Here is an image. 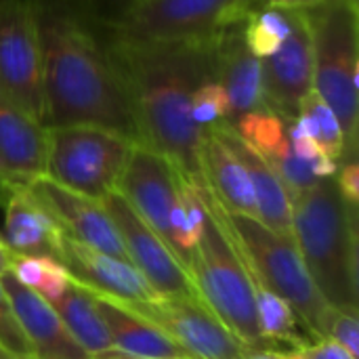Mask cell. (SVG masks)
<instances>
[{
	"instance_id": "obj_1",
	"label": "cell",
	"mask_w": 359,
	"mask_h": 359,
	"mask_svg": "<svg viewBox=\"0 0 359 359\" xmlns=\"http://www.w3.org/2000/svg\"><path fill=\"white\" fill-rule=\"evenodd\" d=\"M42 57V126L90 124L139 143L105 21L86 0H32Z\"/></svg>"
},
{
	"instance_id": "obj_2",
	"label": "cell",
	"mask_w": 359,
	"mask_h": 359,
	"mask_svg": "<svg viewBox=\"0 0 359 359\" xmlns=\"http://www.w3.org/2000/svg\"><path fill=\"white\" fill-rule=\"evenodd\" d=\"M217 38L124 40L109 34L139 143L198 183H204L200 154L206 133L191 120V97L200 84L215 80Z\"/></svg>"
},
{
	"instance_id": "obj_3",
	"label": "cell",
	"mask_w": 359,
	"mask_h": 359,
	"mask_svg": "<svg viewBox=\"0 0 359 359\" xmlns=\"http://www.w3.org/2000/svg\"><path fill=\"white\" fill-rule=\"evenodd\" d=\"M292 240L322 299L337 311L358 316V208L347 206L337 179H320L292 200Z\"/></svg>"
},
{
	"instance_id": "obj_4",
	"label": "cell",
	"mask_w": 359,
	"mask_h": 359,
	"mask_svg": "<svg viewBox=\"0 0 359 359\" xmlns=\"http://www.w3.org/2000/svg\"><path fill=\"white\" fill-rule=\"evenodd\" d=\"M206 221L187 269L202 303L252 351H278L257 324L255 284L223 223L221 208L204 185Z\"/></svg>"
},
{
	"instance_id": "obj_5",
	"label": "cell",
	"mask_w": 359,
	"mask_h": 359,
	"mask_svg": "<svg viewBox=\"0 0 359 359\" xmlns=\"http://www.w3.org/2000/svg\"><path fill=\"white\" fill-rule=\"evenodd\" d=\"M313 48V90L337 114L345 135V160H358L359 4L320 0L303 11Z\"/></svg>"
},
{
	"instance_id": "obj_6",
	"label": "cell",
	"mask_w": 359,
	"mask_h": 359,
	"mask_svg": "<svg viewBox=\"0 0 359 359\" xmlns=\"http://www.w3.org/2000/svg\"><path fill=\"white\" fill-rule=\"evenodd\" d=\"M221 217L252 280L284 299L316 339H326L334 309L316 288L294 240L267 229L250 217L229 215L223 208Z\"/></svg>"
},
{
	"instance_id": "obj_7",
	"label": "cell",
	"mask_w": 359,
	"mask_h": 359,
	"mask_svg": "<svg viewBox=\"0 0 359 359\" xmlns=\"http://www.w3.org/2000/svg\"><path fill=\"white\" fill-rule=\"evenodd\" d=\"M137 143L90 124L46 128L44 177L80 196L101 200L116 191Z\"/></svg>"
},
{
	"instance_id": "obj_8",
	"label": "cell",
	"mask_w": 359,
	"mask_h": 359,
	"mask_svg": "<svg viewBox=\"0 0 359 359\" xmlns=\"http://www.w3.org/2000/svg\"><path fill=\"white\" fill-rule=\"evenodd\" d=\"M257 6L261 0H137L105 19V27L124 40L215 38Z\"/></svg>"
},
{
	"instance_id": "obj_9",
	"label": "cell",
	"mask_w": 359,
	"mask_h": 359,
	"mask_svg": "<svg viewBox=\"0 0 359 359\" xmlns=\"http://www.w3.org/2000/svg\"><path fill=\"white\" fill-rule=\"evenodd\" d=\"M0 95L42 124V57L32 0H0Z\"/></svg>"
},
{
	"instance_id": "obj_10",
	"label": "cell",
	"mask_w": 359,
	"mask_h": 359,
	"mask_svg": "<svg viewBox=\"0 0 359 359\" xmlns=\"http://www.w3.org/2000/svg\"><path fill=\"white\" fill-rule=\"evenodd\" d=\"M124 305L168 334L191 359H240L252 351L202 299H156Z\"/></svg>"
},
{
	"instance_id": "obj_11",
	"label": "cell",
	"mask_w": 359,
	"mask_h": 359,
	"mask_svg": "<svg viewBox=\"0 0 359 359\" xmlns=\"http://www.w3.org/2000/svg\"><path fill=\"white\" fill-rule=\"evenodd\" d=\"M99 202L118 229L126 259L160 299H200L187 269L168 244L126 204L118 191L107 194Z\"/></svg>"
},
{
	"instance_id": "obj_12",
	"label": "cell",
	"mask_w": 359,
	"mask_h": 359,
	"mask_svg": "<svg viewBox=\"0 0 359 359\" xmlns=\"http://www.w3.org/2000/svg\"><path fill=\"white\" fill-rule=\"evenodd\" d=\"M181 172L162 154L137 143L116 191L172 250L170 217L179 206Z\"/></svg>"
},
{
	"instance_id": "obj_13",
	"label": "cell",
	"mask_w": 359,
	"mask_h": 359,
	"mask_svg": "<svg viewBox=\"0 0 359 359\" xmlns=\"http://www.w3.org/2000/svg\"><path fill=\"white\" fill-rule=\"evenodd\" d=\"M313 90V48L303 11H294V25L284 44L263 59L265 107L286 124L299 116L301 101Z\"/></svg>"
},
{
	"instance_id": "obj_14",
	"label": "cell",
	"mask_w": 359,
	"mask_h": 359,
	"mask_svg": "<svg viewBox=\"0 0 359 359\" xmlns=\"http://www.w3.org/2000/svg\"><path fill=\"white\" fill-rule=\"evenodd\" d=\"M27 191L55 219L65 236L105 255L126 259L118 229L99 200L69 191L46 177L34 181Z\"/></svg>"
},
{
	"instance_id": "obj_15",
	"label": "cell",
	"mask_w": 359,
	"mask_h": 359,
	"mask_svg": "<svg viewBox=\"0 0 359 359\" xmlns=\"http://www.w3.org/2000/svg\"><path fill=\"white\" fill-rule=\"evenodd\" d=\"M46 128L0 95V204L44 177Z\"/></svg>"
},
{
	"instance_id": "obj_16",
	"label": "cell",
	"mask_w": 359,
	"mask_h": 359,
	"mask_svg": "<svg viewBox=\"0 0 359 359\" xmlns=\"http://www.w3.org/2000/svg\"><path fill=\"white\" fill-rule=\"evenodd\" d=\"M69 278L84 286L86 290L109 297L114 301L137 303L160 299L143 276L133 267L130 261L105 255L90 246L76 242L63 233L61 240V261Z\"/></svg>"
},
{
	"instance_id": "obj_17",
	"label": "cell",
	"mask_w": 359,
	"mask_h": 359,
	"mask_svg": "<svg viewBox=\"0 0 359 359\" xmlns=\"http://www.w3.org/2000/svg\"><path fill=\"white\" fill-rule=\"evenodd\" d=\"M0 286L13 305L34 359H93L76 343L55 309L36 292L21 286L11 271L0 276Z\"/></svg>"
},
{
	"instance_id": "obj_18",
	"label": "cell",
	"mask_w": 359,
	"mask_h": 359,
	"mask_svg": "<svg viewBox=\"0 0 359 359\" xmlns=\"http://www.w3.org/2000/svg\"><path fill=\"white\" fill-rule=\"evenodd\" d=\"M215 80L225 88L231 120L257 109H267L263 99V59L246 44L242 21L223 29L217 38Z\"/></svg>"
},
{
	"instance_id": "obj_19",
	"label": "cell",
	"mask_w": 359,
	"mask_h": 359,
	"mask_svg": "<svg viewBox=\"0 0 359 359\" xmlns=\"http://www.w3.org/2000/svg\"><path fill=\"white\" fill-rule=\"evenodd\" d=\"M2 242L13 257H48L61 261L63 231L27 189H15L4 200Z\"/></svg>"
},
{
	"instance_id": "obj_20",
	"label": "cell",
	"mask_w": 359,
	"mask_h": 359,
	"mask_svg": "<svg viewBox=\"0 0 359 359\" xmlns=\"http://www.w3.org/2000/svg\"><path fill=\"white\" fill-rule=\"evenodd\" d=\"M200 160L202 179L217 204L229 215L250 217L259 221L248 172L217 128L206 130Z\"/></svg>"
},
{
	"instance_id": "obj_21",
	"label": "cell",
	"mask_w": 359,
	"mask_h": 359,
	"mask_svg": "<svg viewBox=\"0 0 359 359\" xmlns=\"http://www.w3.org/2000/svg\"><path fill=\"white\" fill-rule=\"evenodd\" d=\"M93 297L118 355L128 359H191L168 334L128 309L124 303L95 292Z\"/></svg>"
},
{
	"instance_id": "obj_22",
	"label": "cell",
	"mask_w": 359,
	"mask_h": 359,
	"mask_svg": "<svg viewBox=\"0 0 359 359\" xmlns=\"http://www.w3.org/2000/svg\"><path fill=\"white\" fill-rule=\"evenodd\" d=\"M217 130L248 172L252 194H255L259 223H263L267 229H271L276 233L292 238L290 196H288L284 183L280 181L278 172L273 170V166L257 149H252L248 143H244L229 124L217 126Z\"/></svg>"
},
{
	"instance_id": "obj_23",
	"label": "cell",
	"mask_w": 359,
	"mask_h": 359,
	"mask_svg": "<svg viewBox=\"0 0 359 359\" xmlns=\"http://www.w3.org/2000/svg\"><path fill=\"white\" fill-rule=\"evenodd\" d=\"M50 307L61 318V322L76 339V343L93 358L114 351L111 337L107 332V326L97 309L90 290H86L84 286H80L69 278L65 292L57 301H53Z\"/></svg>"
},
{
	"instance_id": "obj_24",
	"label": "cell",
	"mask_w": 359,
	"mask_h": 359,
	"mask_svg": "<svg viewBox=\"0 0 359 359\" xmlns=\"http://www.w3.org/2000/svg\"><path fill=\"white\" fill-rule=\"evenodd\" d=\"M252 284H255L257 324H259L261 334L269 343H273V345L282 343V345H288L290 349L294 347V351H299V349H305V347L313 345L316 341H320L305 328L301 318L294 313V309L284 299L269 292L257 280H252Z\"/></svg>"
},
{
	"instance_id": "obj_25",
	"label": "cell",
	"mask_w": 359,
	"mask_h": 359,
	"mask_svg": "<svg viewBox=\"0 0 359 359\" xmlns=\"http://www.w3.org/2000/svg\"><path fill=\"white\" fill-rule=\"evenodd\" d=\"M292 25L294 11L261 4L246 15V19L242 21V32L248 48L259 59H265L284 44V40L292 32Z\"/></svg>"
},
{
	"instance_id": "obj_26",
	"label": "cell",
	"mask_w": 359,
	"mask_h": 359,
	"mask_svg": "<svg viewBox=\"0 0 359 359\" xmlns=\"http://www.w3.org/2000/svg\"><path fill=\"white\" fill-rule=\"evenodd\" d=\"M236 135L257 149L263 158L271 160L290 147L286 135V122L269 109H257L240 116L229 124Z\"/></svg>"
},
{
	"instance_id": "obj_27",
	"label": "cell",
	"mask_w": 359,
	"mask_h": 359,
	"mask_svg": "<svg viewBox=\"0 0 359 359\" xmlns=\"http://www.w3.org/2000/svg\"><path fill=\"white\" fill-rule=\"evenodd\" d=\"M8 271L21 286L36 292L48 305L57 301L69 284L67 269L48 257H13Z\"/></svg>"
},
{
	"instance_id": "obj_28",
	"label": "cell",
	"mask_w": 359,
	"mask_h": 359,
	"mask_svg": "<svg viewBox=\"0 0 359 359\" xmlns=\"http://www.w3.org/2000/svg\"><path fill=\"white\" fill-rule=\"evenodd\" d=\"M299 116L305 120L311 137L318 141L320 149L337 160L339 164L345 158V135L341 128V122L337 114L330 109V105L320 99L316 90H309V95L301 101Z\"/></svg>"
},
{
	"instance_id": "obj_29",
	"label": "cell",
	"mask_w": 359,
	"mask_h": 359,
	"mask_svg": "<svg viewBox=\"0 0 359 359\" xmlns=\"http://www.w3.org/2000/svg\"><path fill=\"white\" fill-rule=\"evenodd\" d=\"M191 120L200 130H210L229 124L231 109L225 88L217 80L200 84L191 97Z\"/></svg>"
},
{
	"instance_id": "obj_30",
	"label": "cell",
	"mask_w": 359,
	"mask_h": 359,
	"mask_svg": "<svg viewBox=\"0 0 359 359\" xmlns=\"http://www.w3.org/2000/svg\"><path fill=\"white\" fill-rule=\"evenodd\" d=\"M267 162L273 166V170L278 172L280 181L284 183V187H286V191L290 196V204H292V200H297L301 194H305L307 189H311L320 181L313 175L311 164L301 160V158H297L290 147L286 151H282L280 156L267 160Z\"/></svg>"
},
{
	"instance_id": "obj_31",
	"label": "cell",
	"mask_w": 359,
	"mask_h": 359,
	"mask_svg": "<svg viewBox=\"0 0 359 359\" xmlns=\"http://www.w3.org/2000/svg\"><path fill=\"white\" fill-rule=\"evenodd\" d=\"M0 349H4L13 359H34L32 347L23 334V328L2 286H0Z\"/></svg>"
},
{
	"instance_id": "obj_32",
	"label": "cell",
	"mask_w": 359,
	"mask_h": 359,
	"mask_svg": "<svg viewBox=\"0 0 359 359\" xmlns=\"http://www.w3.org/2000/svg\"><path fill=\"white\" fill-rule=\"evenodd\" d=\"M326 339L345 347L353 358H359V322L358 316H349L343 311H332V318L326 328Z\"/></svg>"
},
{
	"instance_id": "obj_33",
	"label": "cell",
	"mask_w": 359,
	"mask_h": 359,
	"mask_svg": "<svg viewBox=\"0 0 359 359\" xmlns=\"http://www.w3.org/2000/svg\"><path fill=\"white\" fill-rule=\"evenodd\" d=\"M339 191L347 206L358 208L359 204V164L358 160H345L339 164V170L334 175Z\"/></svg>"
},
{
	"instance_id": "obj_34",
	"label": "cell",
	"mask_w": 359,
	"mask_h": 359,
	"mask_svg": "<svg viewBox=\"0 0 359 359\" xmlns=\"http://www.w3.org/2000/svg\"><path fill=\"white\" fill-rule=\"evenodd\" d=\"M299 353L303 359H355L345 347H341L330 339H320L313 345L299 349Z\"/></svg>"
},
{
	"instance_id": "obj_35",
	"label": "cell",
	"mask_w": 359,
	"mask_h": 359,
	"mask_svg": "<svg viewBox=\"0 0 359 359\" xmlns=\"http://www.w3.org/2000/svg\"><path fill=\"white\" fill-rule=\"evenodd\" d=\"M290 149H292V154H294L297 158H301V160H305V162H311L313 158H318V156L322 154L318 141L311 139V137H301V139L290 141Z\"/></svg>"
},
{
	"instance_id": "obj_36",
	"label": "cell",
	"mask_w": 359,
	"mask_h": 359,
	"mask_svg": "<svg viewBox=\"0 0 359 359\" xmlns=\"http://www.w3.org/2000/svg\"><path fill=\"white\" fill-rule=\"evenodd\" d=\"M90 4V8L105 21V19H111L118 11H122L124 6L137 2V0H86Z\"/></svg>"
},
{
	"instance_id": "obj_37",
	"label": "cell",
	"mask_w": 359,
	"mask_h": 359,
	"mask_svg": "<svg viewBox=\"0 0 359 359\" xmlns=\"http://www.w3.org/2000/svg\"><path fill=\"white\" fill-rule=\"evenodd\" d=\"M320 0H261L263 6H276V8H286V11H305Z\"/></svg>"
},
{
	"instance_id": "obj_38",
	"label": "cell",
	"mask_w": 359,
	"mask_h": 359,
	"mask_svg": "<svg viewBox=\"0 0 359 359\" xmlns=\"http://www.w3.org/2000/svg\"><path fill=\"white\" fill-rule=\"evenodd\" d=\"M11 263H13V255L8 252L6 244L0 238V276H4L11 269Z\"/></svg>"
},
{
	"instance_id": "obj_39",
	"label": "cell",
	"mask_w": 359,
	"mask_h": 359,
	"mask_svg": "<svg viewBox=\"0 0 359 359\" xmlns=\"http://www.w3.org/2000/svg\"><path fill=\"white\" fill-rule=\"evenodd\" d=\"M240 359H271V351H250Z\"/></svg>"
},
{
	"instance_id": "obj_40",
	"label": "cell",
	"mask_w": 359,
	"mask_h": 359,
	"mask_svg": "<svg viewBox=\"0 0 359 359\" xmlns=\"http://www.w3.org/2000/svg\"><path fill=\"white\" fill-rule=\"evenodd\" d=\"M93 359H128V358H122V355H118L116 351H109V353H103V355H97V358Z\"/></svg>"
},
{
	"instance_id": "obj_41",
	"label": "cell",
	"mask_w": 359,
	"mask_h": 359,
	"mask_svg": "<svg viewBox=\"0 0 359 359\" xmlns=\"http://www.w3.org/2000/svg\"><path fill=\"white\" fill-rule=\"evenodd\" d=\"M0 359H13V358H11L4 349H0Z\"/></svg>"
}]
</instances>
